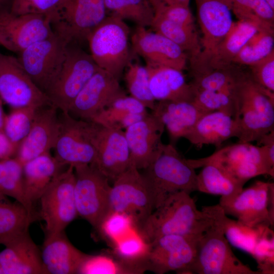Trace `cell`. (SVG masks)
<instances>
[{
    "label": "cell",
    "instance_id": "cell-25",
    "mask_svg": "<svg viewBox=\"0 0 274 274\" xmlns=\"http://www.w3.org/2000/svg\"><path fill=\"white\" fill-rule=\"evenodd\" d=\"M86 255L71 244L64 231L45 236L41 250L45 274L77 273Z\"/></svg>",
    "mask_w": 274,
    "mask_h": 274
},
{
    "label": "cell",
    "instance_id": "cell-49",
    "mask_svg": "<svg viewBox=\"0 0 274 274\" xmlns=\"http://www.w3.org/2000/svg\"><path fill=\"white\" fill-rule=\"evenodd\" d=\"M249 66L251 79L259 87L274 96V50Z\"/></svg>",
    "mask_w": 274,
    "mask_h": 274
},
{
    "label": "cell",
    "instance_id": "cell-32",
    "mask_svg": "<svg viewBox=\"0 0 274 274\" xmlns=\"http://www.w3.org/2000/svg\"><path fill=\"white\" fill-rule=\"evenodd\" d=\"M147 109L138 100L125 94L114 100L91 121L107 127L125 129L143 119L148 114Z\"/></svg>",
    "mask_w": 274,
    "mask_h": 274
},
{
    "label": "cell",
    "instance_id": "cell-57",
    "mask_svg": "<svg viewBox=\"0 0 274 274\" xmlns=\"http://www.w3.org/2000/svg\"><path fill=\"white\" fill-rule=\"evenodd\" d=\"M5 198H6V196H4L0 194V199H5Z\"/></svg>",
    "mask_w": 274,
    "mask_h": 274
},
{
    "label": "cell",
    "instance_id": "cell-6",
    "mask_svg": "<svg viewBox=\"0 0 274 274\" xmlns=\"http://www.w3.org/2000/svg\"><path fill=\"white\" fill-rule=\"evenodd\" d=\"M99 68L90 54L77 44L68 45L60 72L45 92L51 104L67 113L79 93Z\"/></svg>",
    "mask_w": 274,
    "mask_h": 274
},
{
    "label": "cell",
    "instance_id": "cell-30",
    "mask_svg": "<svg viewBox=\"0 0 274 274\" xmlns=\"http://www.w3.org/2000/svg\"><path fill=\"white\" fill-rule=\"evenodd\" d=\"M236 65L214 68L190 63L193 79L190 84L194 89L236 92L247 72Z\"/></svg>",
    "mask_w": 274,
    "mask_h": 274
},
{
    "label": "cell",
    "instance_id": "cell-23",
    "mask_svg": "<svg viewBox=\"0 0 274 274\" xmlns=\"http://www.w3.org/2000/svg\"><path fill=\"white\" fill-rule=\"evenodd\" d=\"M164 128L163 124L151 113L125 129L131 164L139 170L150 164L162 143Z\"/></svg>",
    "mask_w": 274,
    "mask_h": 274
},
{
    "label": "cell",
    "instance_id": "cell-31",
    "mask_svg": "<svg viewBox=\"0 0 274 274\" xmlns=\"http://www.w3.org/2000/svg\"><path fill=\"white\" fill-rule=\"evenodd\" d=\"M259 30L257 25L249 21L238 20L233 22L229 31L209 60L206 63L198 64L214 68L225 67L233 64L234 57Z\"/></svg>",
    "mask_w": 274,
    "mask_h": 274
},
{
    "label": "cell",
    "instance_id": "cell-18",
    "mask_svg": "<svg viewBox=\"0 0 274 274\" xmlns=\"http://www.w3.org/2000/svg\"><path fill=\"white\" fill-rule=\"evenodd\" d=\"M54 34L50 17L37 14L15 15L0 12V45L19 54L32 44Z\"/></svg>",
    "mask_w": 274,
    "mask_h": 274
},
{
    "label": "cell",
    "instance_id": "cell-42",
    "mask_svg": "<svg viewBox=\"0 0 274 274\" xmlns=\"http://www.w3.org/2000/svg\"><path fill=\"white\" fill-rule=\"evenodd\" d=\"M126 68L125 80L130 96L140 101L147 109L153 110L156 100L150 91L147 67L131 60Z\"/></svg>",
    "mask_w": 274,
    "mask_h": 274
},
{
    "label": "cell",
    "instance_id": "cell-14",
    "mask_svg": "<svg viewBox=\"0 0 274 274\" xmlns=\"http://www.w3.org/2000/svg\"><path fill=\"white\" fill-rule=\"evenodd\" d=\"M201 235H166L150 244L144 262L145 270L157 274L170 271L187 273L195 258Z\"/></svg>",
    "mask_w": 274,
    "mask_h": 274
},
{
    "label": "cell",
    "instance_id": "cell-9",
    "mask_svg": "<svg viewBox=\"0 0 274 274\" xmlns=\"http://www.w3.org/2000/svg\"><path fill=\"white\" fill-rule=\"evenodd\" d=\"M107 16L104 0H63L51 21L53 32L67 45L87 42Z\"/></svg>",
    "mask_w": 274,
    "mask_h": 274
},
{
    "label": "cell",
    "instance_id": "cell-12",
    "mask_svg": "<svg viewBox=\"0 0 274 274\" xmlns=\"http://www.w3.org/2000/svg\"><path fill=\"white\" fill-rule=\"evenodd\" d=\"M226 215L251 227L274 223V184L256 181L231 199L218 203Z\"/></svg>",
    "mask_w": 274,
    "mask_h": 274
},
{
    "label": "cell",
    "instance_id": "cell-41",
    "mask_svg": "<svg viewBox=\"0 0 274 274\" xmlns=\"http://www.w3.org/2000/svg\"><path fill=\"white\" fill-rule=\"evenodd\" d=\"M273 30L261 29L244 46L233 60V64L250 66L274 50Z\"/></svg>",
    "mask_w": 274,
    "mask_h": 274
},
{
    "label": "cell",
    "instance_id": "cell-43",
    "mask_svg": "<svg viewBox=\"0 0 274 274\" xmlns=\"http://www.w3.org/2000/svg\"><path fill=\"white\" fill-rule=\"evenodd\" d=\"M222 222L224 234L229 243L252 255L263 224L249 227L228 218L226 214L223 215Z\"/></svg>",
    "mask_w": 274,
    "mask_h": 274
},
{
    "label": "cell",
    "instance_id": "cell-27",
    "mask_svg": "<svg viewBox=\"0 0 274 274\" xmlns=\"http://www.w3.org/2000/svg\"><path fill=\"white\" fill-rule=\"evenodd\" d=\"M151 113L163 124L174 142L184 138L207 114L192 101L168 100L156 102Z\"/></svg>",
    "mask_w": 274,
    "mask_h": 274
},
{
    "label": "cell",
    "instance_id": "cell-51",
    "mask_svg": "<svg viewBox=\"0 0 274 274\" xmlns=\"http://www.w3.org/2000/svg\"><path fill=\"white\" fill-rule=\"evenodd\" d=\"M17 149L4 131H0V160L14 157Z\"/></svg>",
    "mask_w": 274,
    "mask_h": 274
},
{
    "label": "cell",
    "instance_id": "cell-45",
    "mask_svg": "<svg viewBox=\"0 0 274 274\" xmlns=\"http://www.w3.org/2000/svg\"><path fill=\"white\" fill-rule=\"evenodd\" d=\"M77 273H133V271L111 252L110 254L95 255L86 254L78 268Z\"/></svg>",
    "mask_w": 274,
    "mask_h": 274
},
{
    "label": "cell",
    "instance_id": "cell-36",
    "mask_svg": "<svg viewBox=\"0 0 274 274\" xmlns=\"http://www.w3.org/2000/svg\"><path fill=\"white\" fill-rule=\"evenodd\" d=\"M151 27L153 30L167 38L190 55L189 59L198 56L201 45L195 27L184 26L161 16L154 15Z\"/></svg>",
    "mask_w": 274,
    "mask_h": 274
},
{
    "label": "cell",
    "instance_id": "cell-24",
    "mask_svg": "<svg viewBox=\"0 0 274 274\" xmlns=\"http://www.w3.org/2000/svg\"><path fill=\"white\" fill-rule=\"evenodd\" d=\"M5 246L0 252V265L4 274H45L41 250L28 232Z\"/></svg>",
    "mask_w": 274,
    "mask_h": 274
},
{
    "label": "cell",
    "instance_id": "cell-2",
    "mask_svg": "<svg viewBox=\"0 0 274 274\" xmlns=\"http://www.w3.org/2000/svg\"><path fill=\"white\" fill-rule=\"evenodd\" d=\"M212 222L200 236L195 258L187 273L261 274L243 263L232 252L224 234L221 207L209 206Z\"/></svg>",
    "mask_w": 274,
    "mask_h": 274
},
{
    "label": "cell",
    "instance_id": "cell-34",
    "mask_svg": "<svg viewBox=\"0 0 274 274\" xmlns=\"http://www.w3.org/2000/svg\"><path fill=\"white\" fill-rule=\"evenodd\" d=\"M244 186L212 164L204 165L199 174H196L197 191L220 195L221 200L232 198L241 192Z\"/></svg>",
    "mask_w": 274,
    "mask_h": 274
},
{
    "label": "cell",
    "instance_id": "cell-8",
    "mask_svg": "<svg viewBox=\"0 0 274 274\" xmlns=\"http://www.w3.org/2000/svg\"><path fill=\"white\" fill-rule=\"evenodd\" d=\"M75 173L68 166L51 182L41 195L40 216L45 222V236L64 231L78 216L75 194Z\"/></svg>",
    "mask_w": 274,
    "mask_h": 274
},
{
    "label": "cell",
    "instance_id": "cell-28",
    "mask_svg": "<svg viewBox=\"0 0 274 274\" xmlns=\"http://www.w3.org/2000/svg\"><path fill=\"white\" fill-rule=\"evenodd\" d=\"M151 92L155 100L192 101L193 88L183 71L164 66L146 65Z\"/></svg>",
    "mask_w": 274,
    "mask_h": 274
},
{
    "label": "cell",
    "instance_id": "cell-1",
    "mask_svg": "<svg viewBox=\"0 0 274 274\" xmlns=\"http://www.w3.org/2000/svg\"><path fill=\"white\" fill-rule=\"evenodd\" d=\"M212 222L208 206L198 210L190 193L180 191L169 195L137 230L150 244L166 235H201Z\"/></svg>",
    "mask_w": 274,
    "mask_h": 274
},
{
    "label": "cell",
    "instance_id": "cell-20",
    "mask_svg": "<svg viewBox=\"0 0 274 274\" xmlns=\"http://www.w3.org/2000/svg\"><path fill=\"white\" fill-rule=\"evenodd\" d=\"M198 22L202 34L201 51L190 61L206 63L231 28V10L226 0H194Z\"/></svg>",
    "mask_w": 274,
    "mask_h": 274
},
{
    "label": "cell",
    "instance_id": "cell-38",
    "mask_svg": "<svg viewBox=\"0 0 274 274\" xmlns=\"http://www.w3.org/2000/svg\"><path fill=\"white\" fill-rule=\"evenodd\" d=\"M107 15L129 20L137 26H151L154 10L149 0H104Z\"/></svg>",
    "mask_w": 274,
    "mask_h": 274
},
{
    "label": "cell",
    "instance_id": "cell-10",
    "mask_svg": "<svg viewBox=\"0 0 274 274\" xmlns=\"http://www.w3.org/2000/svg\"><path fill=\"white\" fill-rule=\"evenodd\" d=\"M111 212L129 216L138 229L155 209L146 181L135 166L129 167L114 181L110 192Z\"/></svg>",
    "mask_w": 274,
    "mask_h": 274
},
{
    "label": "cell",
    "instance_id": "cell-5",
    "mask_svg": "<svg viewBox=\"0 0 274 274\" xmlns=\"http://www.w3.org/2000/svg\"><path fill=\"white\" fill-rule=\"evenodd\" d=\"M129 33L123 20L107 15L87 39L90 55L97 66L118 80L132 59Z\"/></svg>",
    "mask_w": 274,
    "mask_h": 274
},
{
    "label": "cell",
    "instance_id": "cell-26",
    "mask_svg": "<svg viewBox=\"0 0 274 274\" xmlns=\"http://www.w3.org/2000/svg\"><path fill=\"white\" fill-rule=\"evenodd\" d=\"M240 133L239 119L214 111L203 115L184 138L199 148L204 145L219 146L230 138H238Z\"/></svg>",
    "mask_w": 274,
    "mask_h": 274
},
{
    "label": "cell",
    "instance_id": "cell-53",
    "mask_svg": "<svg viewBox=\"0 0 274 274\" xmlns=\"http://www.w3.org/2000/svg\"><path fill=\"white\" fill-rule=\"evenodd\" d=\"M12 0H0V12L5 11H10Z\"/></svg>",
    "mask_w": 274,
    "mask_h": 274
},
{
    "label": "cell",
    "instance_id": "cell-44",
    "mask_svg": "<svg viewBox=\"0 0 274 274\" xmlns=\"http://www.w3.org/2000/svg\"><path fill=\"white\" fill-rule=\"evenodd\" d=\"M37 109L31 107L12 108L10 113L6 116L3 131L17 151L30 130Z\"/></svg>",
    "mask_w": 274,
    "mask_h": 274
},
{
    "label": "cell",
    "instance_id": "cell-48",
    "mask_svg": "<svg viewBox=\"0 0 274 274\" xmlns=\"http://www.w3.org/2000/svg\"><path fill=\"white\" fill-rule=\"evenodd\" d=\"M63 0H12L10 12L15 15L42 14L51 19L60 9Z\"/></svg>",
    "mask_w": 274,
    "mask_h": 274
},
{
    "label": "cell",
    "instance_id": "cell-56",
    "mask_svg": "<svg viewBox=\"0 0 274 274\" xmlns=\"http://www.w3.org/2000/svg\"><path fill=\"white\" fill-rule=\"evenodd\" d=\"M0 274H4L2 267L0 265Z\"/></svg>",
    "mask_w": 274,
    "mask_h": 274
},
{
    "label": "cell",
    "instance_id": "cell-29",
    "mask_svg": "<svg viewBox=\"0 0 274 274\" xmlns=\"http://www.w3.org/2000/svg\"><path fill=\"white\" fill-rule=\"evenodd\" d=\"M50 153L33 158L23 165V180L29 201L34 204L64 167Z\"/></svg>",
    "mask_w": 274,
    "mask_h": 274
},
{
    "label": "cell",
    "instance_id": "cell-19",
    "mask_svg": "<svg viewBox=\"0 0 274 274\" xmlns=\"http://www.w3.org/2000/svg\"><path fill=\"white\" fill-rule=\"evenodd\" d=\"M119 81L99 68L79 93L67 113L75 118L91 121L117 98L126 94Z\"/></svg>",
    "mask_w": 274,
    "mask_h": 274
},
{
    "label": "cell",
    "instance_id": "cell-35",
    "mask_svg": "<svg viewBox=\"0 0 274 274\" xmlns=\"http://www.w3.org/2000/svg\"><path fill=\"white\" fill-rule=\"evenodd\" d=\"M0 194L14 198L30 214L38 216L25 191L23 165L15 157L0 160Z\"/></svg>",
    "mask_w": 274,
    "mask_h": 274
},
{
    "label": "cell",
    "instance_id": "cell-17",
    "mask_svg": "<svg viewBox=\"0 0 274 274\" xmlns=\"http://www.w3.org/2000/svg\"><path fill=\"white\" fill-rule=\"evenodd\" d=\"M91 136L96 153L95 162L91 165L114 181L131 164L124 131L92 121Z\"/></svg>",
    "mask_w": 274,
    "mask_h": 274
},
{
    "label": "cell",
    "instance_id": "cell-16",
    "mask_svg": "<svg viewBox=\"0 0 274 274\" xmlns=\"http://www.w3.org/2000/svg\"><path fill=\"white\" fill-rule=\"evenodd\" d=\"M0 98L12 108L37 109L51 104L46 94L28 76L17 57L1 52Z\"/></svg>",
    "mask_w": 274,
    "mask_h": 274
},
{
    "label": "cell",
    "instance_id": "cell-21",
    "mask_svg": "<svg viewBox=\"0 0 274 274\" xmlns=\"http://www.w3.org/2000/svg\"><path fill=\"white\" fill-rule=\"evenodd\" d=\"M132 51L147 64L164 66L183 71L188 57L178 45L155 32L137 26L131 36Z\"/></svg>",
    "mask_w": 274,
    "mask_h": 274
},
{
    "label": "cell",
    "instance_id": "cell-55",
    "mask_svg": "<svg viewBox=\"0 0 274 274\" xmlns=\"http://www.w3.org/2000/svg\"><path fill=\"white\" fill-rule=\"evenodd\" d=\"M270 7L274 9V0H265Z\"/></svg>",
    "mask_w": 274,
    "mask_h": 274
},
{
    "label": "cell",
    "instance_id": "cell-54",
    "mask_svg": "<svg viewBox=\"0 0 274 274\" xmlns=\"http://www.w3.org/2000/svg\"><path fill=\"white\" fill-rule=\"evenodd\" d=\"M6 116L3 108L2 100L0 98V131H3Z\"/></svg>",
    "mask_w": 274,
    "mask_h": 274
},
{
    "label": "cell",
    "instance_id": "cell-33",
    "mask_svg": "<svg viewBox=\"0 0 274 274\" xmlns=\"http://www.w3.org/2000/svg\"><path fill=\"white\" fill-rule=\"evenodd\" d=\"M37 219L18 201L0 199V244L5 246L28 232L29 226Z\"/></svg>",
    "mask_w": 274,
    "mask_h": 274
},
{
    "label": "cell",
    "instance_id": "cell-37",
    "mask_svg": "<svg viewBox=\"0 0 274 274\" xmlns=\"http://www.w3.org/2000/svg\"><path fill=\"white\" fill-rule=\"evenodd\" d=\"M112 246L111 253L131 267L135 273L145 271L144 262L149 251L150 245L136 228L117 240Z\"/></svg>",
    "mask_w": 274,
    "mask_h": 274
},
{
    "label": "cell",
    "instance_id": "cell-3",
    "mask_svg": "<svg viewBox=\"0 0 274 274\" xmlns=\"http://www.w3.org/2000/svg\"><path fill=\"white\" fill-rule=\"evenodd\" d=\"M142 173L152 192L155 209L170 194L197 191L195 169L172 144H161L150 164ZM154 209V210H155Z\"/></svg>",
    "mask_w": 274,
    "mask_h": 274
},
{
    "label": "cell",
    "instance_id": "cell-13",
    "mask_svg": "<svg viewBox=\"0 0 274 274\" xmlns=\"http://www.w3.org/2000/svg\"><path fill=\"white\" fill-rule=\"evenodd\" d=\"M59 127L53 147L55 158L64 166L93 164L96 156L91 136L92 121L59 114Z\"/></svg>",
    "mask_w": 274,
    "mask_h": 274
},
{
    "label": "cell",
    "instance_id": "cell-50",
    "mask_svg": "<svg viewBox=\"0 0 274 274\" xmlns=\"http://www.w3.org/2000/svg\"><path fill=\"white\" fill-rule=\"evenodd\" d=\"M158 15L179 24L195 27L194 18L189 6L176 5L162 7L154 10Z\"/></svg>",
    "mask_w": 274,
    "mask_h": 274
},
{
    "label": "cell",
    "instance_id": "cell-22",
    "mask_svg": "<svg viewBox=\"0 0 274 274\" xmlns=\"http://www.w3.org/2000/svg\"><path fill=\"white\" fill-rule=\"evenodd\" d=\"M58 111L51 104L36 110L30 130L14 157L22 165L53 149L59 127Z\"/></svg>",
    "mask_w": 274,
    "mask_h": 274
},
{
    "label": "cell",
    "instance_id": "cell-7",
    "mask_svg": "<svg viewBox=\"0 0 274 274\" xmlns=\"http://www.w3.org/2000/svg\"><path fill=\"white\" fill-rule=\"evenodd\" d=\"M241 133L238 143L259 141L274 130V97L259 87L247 73L238 89Z\"/></svg>",
    "mask_w": 274,
    "mask_h": 274
},
{
    "label": "cell",
    "instance_id": "cell-11",
    "mask_svg": "<svg viewBox=\"0 0 274 274\" xmlns=\"http://www.w3.org/2000/svg\"><path fill=\"white\" fill-rule=\"evenodd\" d=\"M74 173L78 215L97 230L110 212L109 180L93 165L75 166Z\"/></svg>",
    "mask_w": 274,
    "mask_h": 274
},
{
    "label": "cell",
    "instance_id": "cell-40",
    "mask_svg": "<svg viewBox=\"0 0 274 274\" xmlns=\"http://www.w3.org/2000/svg\"><path fill=\"white\" fill-rule=\"evenodd\" d=\"M238 20L250 21L260 30H273L274 9L265 0H226Z\"/></svg>",
    "mask_w": 274,
    "mask_h": 274
},
{
    "label": "cell",
    "instance_id": "cell-15",
    "mask_svg": "<svg viewBox=\"0 0 274 274\" xmlns=\"http://www.w3.org/2000/svg\"><path fill=\"white\" fill-rule=\"evenodd\" d=\"M67 45L54 33L18 54L20 63L35 84L45 93L64 61Z\"/></svg>",
    "mask_w": 274,
    "mask_h": 274
},
{
    "label": "cell",
    "instance_id": "cell-52",
    "mask_svg": "<svg viewBox=\"0 0 274 274\" xmlns=\"http://www.w3.org/2000/svg\"><path fill=\"white\" fill-rule=\"evenodd\" d=\"M153 10L170 6L182 5L189 6L190 0H149Z\"/></svg>",
    "mask_w": 274,
    "mask_h": 274
},
{
    "label": "cell",
    "instance_id": "cell-39",
    "mask_svg": "<svg viewBox=\"0 0 274 274\" xmlns=\"http://www.w3.org/2000/svg\"><path fill=\"white\" fill-rule=\"evenodd\" d=\"M193 89L192 102L204 113L220 111L239 119L238 90L228 92Z\"/></svg>",
    "mask_w": 274,
    "mask_h": 274
},
{
    "label": "cell",
    "instance_id": "cell-47",
    "mask_svg": "<svg viewBox=\"0 0 274 274\" xmlns=\"http://www.w3.org/2000/svg\"><path fill=\"white\" fill-rule=\"evenodd\" d=\"M134 228V224L129 216L122 213L111 212L104 219L97 230L113 245Z\"/></svg>",
    "mask_w": 274,
    "mask_h": 274
},
{
    "label": "cell",
    "instance_id": "cell-4",
    "mask_svg": "<svg viewBox=\"0 0 274 274\" xmlns=\"http://www.w3.org/2000/svg\"><path fill=\"white\" fill-rule=\"evenodd\" d=\"M187 161L194 169L206 164L215 165L244 185L259 175L274 176V153L265 145L237 143L224 147L208 157Z\"/></svg>",
    "mask_w": 274,
    "mask_h": 274
},
{
    "label": "cell",
    "instance_id": "cell-46",
    "mask_svg": "<svg viewBox=\"0 0 274 274\" xmlns=\"http://www.w3.org/2000/svg\"><path fill=\"white\" fill-rule=\"evenodd\" d=\"M268 224L262 225L261 233L252 256L261 274L274 273L273 232Z\"/></svg>",
    "mask_w": 274,
    "mask_h": 274
}]
</instances>
